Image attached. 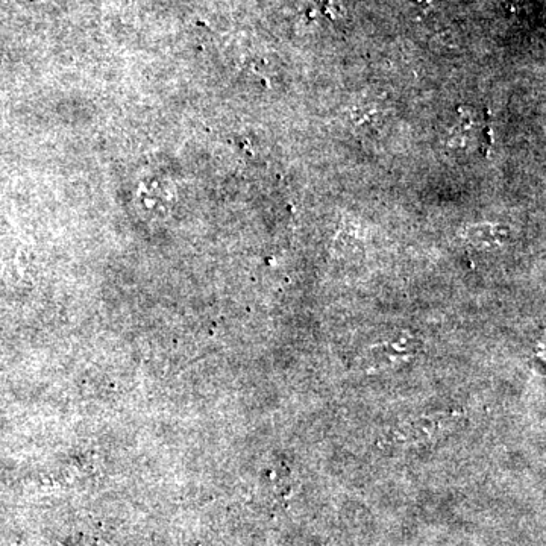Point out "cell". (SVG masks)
<instances>
[{
    "label": "cell",
    "mask_w": 546,
    "mask_h": 546,
    "mask_svg": "<svg viewBox=\"0 0 546 546\" xmlns=\"http://www.w3.org/2000/svg\"><path fill=\"white\" fill-rule=\"evenodd\" d=\"M446 416H437V418H422L415 422L399 425L396 430H393L390 440L393 443H410L419 442V440L427 439L433 436L437 431L442 430L446 425H451Z\"/></svg>",
    "instance_id": "6da1fadb"
},
{
    "label": "cell",
    "mask_w": 546,
    "mask_h": 546,
    "mask_svg": "<svg viewBox=\"0 0 546 546\" xmlns=\"http://www.w3.org/2000/svg\"><path fill=\"white\" fill-rule=\"evenodd\" d=\"M506 233V228H503V226H474L469 230V240L474 245L480 246V248H484V246L492 248V246L504 242Z\"/></svg>",
    "instance_id": "7a4b0ae2"
}]
</instances>
